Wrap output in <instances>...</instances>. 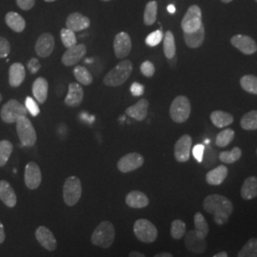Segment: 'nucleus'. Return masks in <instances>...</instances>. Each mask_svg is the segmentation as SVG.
I'll use <instances>...</instances> for the list:
<instances>
[{"mask_svg":"<svg viewBox=\"0 0 257 257\" xmlns=\"http://www.w3.org/2000/svg\"><path fill=\"white\" fill-rule=\"evenodd\" d=\"M17 123V132L23 146L33 147L37 143V132L27 116H21Z\"/></svg>","mask_w":257,"mask_h":257,"instance_id":"nucleus-6","label":"nucleus"},{"mask_svg":"<svg viewBox=\"0 0 257 257\" xmlns=\"http://www.w3.org/2000/svg\"><path fill=\"white\" fill-rule=\"evenodd\" d=\"M5 21L8 27L11 28L16 33L23 32L26 27L25 19L15 12H9L5 17Z\"/></svg>","mask_w":257,"mask_h":257,"instance_id":"nucleus-29","label":"nucleus"},{"mask_svg":"<svg viewBox=\"0 0 257 257\" xmlns=\"http://www.w3.org/2000/svg\"><path fill=\"white\" fill-rule=\"evenodd\" d=\"M167 10H168V12H169V13H170V14H175V5H173V4H171V5H169V6H168V8H167Z\"/></svg>","mask_w":257,"mask_h":257,"instance_id":"nucleus-54","label":"nucleus"},{"mask_svg":"<svg viewBox=\"0 0 257 257\" xmlns=\"http://www.w3.org/2000/svg\"><path fill=\"white\" fill-rule=\"evenodd\" d=\"M46 2H54V1H55V0H45Z\"/></svg>","mask_w":257,"mask_h":257,"instance_id":"nucleus-57","label":"nucleus"},{"mask_svg":"<svg viewBox=\"0 0 257 257\" xmlns=\"http://www.w3.org/2000/svg\"><path fill=\"white\" fill-rule=\"evenodd\" d=\"M144 164V157L138 153H131L122 156L117 162V168L121 173L128 174L141 168Z\"/></svg>","mask_w":257,"mask_h":257,"instance_id":"nucleus-10","label":"nucleus"},{"mask_svg":"<svg viewBox=\"0 0 257 257\" xmlns=\"http://www.w3.org/2000/svg\"><path fill=\"white\" fill-rule=\"evenodd\" d=\"M234 136H235V133L231 128H225V130L221 131L215 138L216 146L219 148L227 147L228 145H230L231 141L234 139Z\"/></svg>","mask_w":257,"mask_h":257,"instance_id":"nucleus-34","label":"nucleus"},{"mask_svg":"<svg viewBox=\"0 0 257 257\" xmlns=\"http://www.w3.org/2000/svg\"><path fill=\"white\" fill-rule=\"evenodd\" d=\"M87 54V47L85 44H76L68 48L62 56V63L65 66L77 64Z\"/></svg>","mask_w":257,"mask_h":257,"instance_id":"nucleus-16","label":"nucleus"},{"mask_svg":"<svg viewBox=\"0 0 257 257\" xmlns=\"http://www.w3.org/2000/svg\"><path fill=\"white\" fill-rule=\"evenodd\" d=\"M157 17V3L156 1H150L146 5L144 12V23L147 26L153 25L156 21Z\"/></svg>","mask_w":257,"mask_h":257,"instance_id":"nucleus-38","label":"nucleus"},{"mask_svg":"<svg viewBox=\"0 0 257 257\" xmlns=\"http://www.w3.org/2000/svg\"><path fill=\"white\" fill-rule=\"evenodd\" d=\"M256 154H257V151H256Z\"/></svg>","mask_w":257,"mask_h":257,"instance_id":"nucleus-61","label":"nucleus"},{"mask_svg":"<svg viewBox=\"0 0 257 257\" xmlns=\"http://www.w3.org/2000/svg\"><path fill=\"white\" fill-rule=\"evenodd\" d=\"M230 43L233 47L245 55H253L257 52V44L255 41L248 36L236 35L231 37Z\"/></svg>","mask_w":257,"mask_h":257,"instance_id":"nucleus-15","label":"nucleus"},{"mask_svg":"<svg viewBox=\"0 0 257 257\" xmlns=\"http://www.w3.org/2000/svg\"><path fill=\"white\" fill-rule=\"evenodd\" d=\"M212 257H229L228 256V253L226 251H220L218 253H216L215 255H213Z\"/></svg>","mask_w":257,"mask_h":257,"instance_id":"nucleus-55","label":"nucleus"},{"mask_svg":"<svg viewBox=\"0 0 257 257\" xmlns=\"http://www.w3.org/2000/svg\"><path fill=\"white\" fill-rule=\"evenodd\" d=\"M49 83L45 78L38 77L33 84V93L38 103H45L48 97Z\"/></svg>","mask_w":257,"mask_h":257,"instance_id":"nucleus-27","label":"nucleus"},{"mask_svg":"<svg viewBox=\"0 0 257 257\" xmlns=\"http://www.w3.org/2000/svg\"><path fill=\"white\" fill-rule=\"evenodd\" d=\"M163 38H164V42H163L164 54L167 58L172 59L173 57H175V53H176L175 37L171 31H167Z\"/></svg>","mask_w":257,"mask_h":257,"instance_id":"nucleus-33","label":"nucleus"},{"mask_svg":"<svg viewBox=\"0 0 257 257\" xmlns=\"http://www.w3.org/2000/svg\"><path fill=\"white\" fill-rule=\"evenodd\" d=\"M84 96L82 87L78 83H71L69 92L65 98V104L69 107H77L81 104Z\"/></svg>","mask_w":257,"mask_h":257,"instance_id":"nucleus-22","label":"nucleus"},{"mask_svg":"<svg viewBox=\"0 0 257 257\" xmlns=\"http://www.w3.org/2000/svg\"><path fill=\"white\" fill-rule=\"evenodd\" d=\"M74 74L76 80L82 85H90L93 81L92 75L91 73L83 66H76L74 68Z\"/></svg>","mask_w":257,"mask_h":257,"instance_id":"nucleus-36","label":"nucleus"},{"mask_svg":"<svg viewBox=\"0 0 257 257\" xmlns=\"http://www.w3.org/2000/svg\"><path fill=\"white\" fill-rule=\"evenodd\" d=\"M211 120L215 127L224 128L233 122V117L229 112H225L223 110H214L211 113Z\"/></svg>","mask_w":257,"mask_h":257,"instance_id":"nucleus-30","label":"nucleus"},{"mask_svg":"<svg viewBox=\"0 0 257 257\" xmlns=\"http://www.w3.org/2000/svg\"><path fill=\"white\" fill-rule=\"evenodd\" d=\"M240 85L244 91L257 95V76L246 74L240 79Z\"/></svg>","mask_w":257,"mask_h":257,"instance_id":"nucleus-35","label":"nucleus"},{"mask_svg":"<svg viewBox=\"0 0 257 257\" xmlns=\"http://www.w3.org/2000/svg\"><path fill=\"white\" fill-rule=\"evenodd\" d=\"M163 37V33L161 32V30L155 31L146 37V44L150 47L157 46L162 41Z\"/></svg>","mask_w":257,"mask_h":257,"instance_id":"nucleus-43","label":"nucleus"},{"mask_svg":"<svg viewBox=\"0 0 257 257\" xmlns=\"http://www.w3.org/2000/svg\"><path fill=\"white\" fill-rule=\"evenodd\" d=\"M13 144L9 140L0 141V167L6 165L13 153Z\"/></svg>","mask_w":257,"mask_h":257,"instance_id":"nucleus-41","label":"nucleus"},{"mask_svg":"<svg viewBox=\"0 0 257 257\" xmlns=\"http://www.w3.org/2000/svg\"><path fill=\"white\" fill-rule=\"evenodd\" d=\"M90 19L83 16L80 13H74L68 17L66 20V28L72 30L73 32H80L90 27Z\"/></svg>","mask_w":257,"mask_h":257,"instance_id":"nucleus-20","label":"nucleus"},{"mask_svg":"<svg viewBox=\"0 0 257 257\" xmlns=\"http://www.w3.org/2000/svg\"><path fill=\"white\" fill-rule=\"evenodd\" d=\"M242 156V151L238 147H234L230 151L221 152L219 154V160L224 164H233Z\"/></svg>","mask_w":257,"mask_h":257,"instance_id":"nucleus-32","label":"nucleus"},{"mask_svg":"<svg viewBox=\"0 0 257 257\" xmlns=\"http://www.w3.org/2000/svg\"><path fill=\"white\" fill-rule=\"evenodd\" d=\"M128 257H146V256H145V254H143V253H141V252H139V251H137V250H134V251H131V252H130V254H128Z\"/></svg>","mask_w":257,"mask_h":257,"instance_id":"nucleus-52","label":"nucleus"},{"mask_svg":"<svg viewBox=\"0 0 257 257\" xmlns=\"http://www.w3.org/2000/svg\"><path fill=\"white\" fill-rule=\"evenodd\" d=\"M187 231V227L184 221L181 219H175L171 225V236L175 240L183 238Z\"/></svg>","mask_w":257,"mask_h":257,"instance_id":"nucleus-39","label":"nucleus"},{"mask_svg":"<svg viewBox=\"0 0 257 257\" xmlns=\"http://www.w3.org/2000/svg\"><path fill=\"white\" fill-rule=\"evenodd\" d=\"M60 37H61V41H62L63 45L67 49L77 44V40H76L74 32H73L70 29H68V28H64V29L61 30Z\"/></svg>","mask_w":257,"mask_h":257,"instance_id":"nucleus-42","label":"nucleus"},{"mask_svg":"<svg viewBox=\"0 0 257 257\" xmlns=\"http://www.w3.org/2000/svg\"><path fill=\"white\" fill-rule=\"evenodd\" d=\"M103 1H110V0H103Z\"/></svg>","mask_w":257,"mask_h":257,"instance_id":"nucleus-59","label":"nucleus"},{"mask_svg":"<svg viewBox=\"0 0 257 257\" xmlns=\"http://www.w3.org/2000/svg\"><path fill=\"white\" fill-rule=\"evenodd\" d=\"M24 181L28 189L37 190L42 181V174L36 162H29L25 167Z\"/></svg>","mask_w":257,"mask_h":257,"instance_id":"nucleus-13","label":"nucleus"},{"mask_svg":"<svg viewBox=\"0 0 257 257\" xmlns=\"http://www.w3.org/2000/svg\"><path fill=\"white\" fill-rule=\"evenodd\" d=\"M114 54L117 58L127 57L132 50V40L127 33H119L115 36L113 41Z\"/></svg>","mask_w":257,"mask_h":257,"instance_id":"nucleus-17","label":"nucleus"},{"mask_svg":"<svg viewBox=\"0 0 257 257\" xmlns=\"http://www.w3.org/2000/svg\"><path fill=\"white\" fill-rule=\"evenodd\" d=\"M241 196L244 200H251L257 197V177L249 176L241 187Z\"/></svg>","mask_w":257,"mask_h":257,"instance_id":"nucleus-26","label":"nucleus"},{"mask_svg":"<svg viewBox=\"0 0 257 257\" xmlns=\"http://www.w3.org/2000/svg\"><path fill=\"white\" fill-rule=\"evenodd\" d=\"M40 68H41V64L37 58H32L28 63V70L32 74H37V72L40 70Z\"/></svg>","mask_w":257,"mask_h":257,"instance_id":"nucleus-48","label":"nucleus"},{"mask_svg":"<svg viewBox=\"0 0 257 257\" xmlns=\"http://www.w3.org/2000/svg\"><path fill=\"white\" fill-rule=\"evenodd\" d=\"M148 109H149V101L147 99L143 98V99H140L137 104L127 108L126 114L134 119L143 121L147 117Z\"/></svg>","mask_w":257,"mask_h":257,"instance_id":"nucleus-23","label":"nucleus"},{"mask_svg":"<svg viewBox=\"0 0 257 257\" xmlns=\"http://www.w3.org/2000/svg\"><path fill=\"white\" fill-rule=\"evenodd\" d=\"M204 151H205V147H204L203 145H201V144H198V145H196V146H194V148H193V156H194V158H195L199 163H201L203 161Z\"/></svg>","mask_w":257,"mask_h":257,"instance_id":"nucleus-47","label":"nucleus"},{"mask_svg":"<svg viewBox=\"0 0 257 257\" xmlns=\"http://www.w3.org/2000/svg\"><path fill=\"white\" fill-rule=\"evenodd\" d=\"M205 39V27L202 25L193 33H184V40L186 45L191 49L201 46Z\"/></svg>","mask_w":257,"mask_h":257,"instance_id":"nucleus-28","label":"nucleus"},{"mask_svg":"<svg viewBox=\"0 0 257 257\" xmlns=\"http://www.w3.org/2000/svg\"><path fill=\"white\" fill-rule=\"evenodd\" d=\"M237 257H257V238H250L239 250Z\"/></svg>","mask_w":257,"mask_h":257,"instance_id":"nucleus-40","label":"nucleus"},{"mask_svg":"<svg viewBox=\"0 0 257 257\" xmlns=\"http://www.w3.org/2000/svg\"><path fill=\"white\" fill-rule=\"evenodd\" d=\"M140 71L145 76L152 77L156 73V68H155V65L153 64L151 61H145L141 64Z\"/></svg>","mask_w":257,"mask_h":257,"instance_id":"nucleus-45","label":"nucleus"},{"mask_svg":"<svg viewBox=\"0 0 257 257\" xmlns=\"http://www.w3.org/2000/svg\"><path fill=\"white\" fill-rule=\"evenodd\" d=\"M0 200L8 208H15L18 204V196L12 185L6 180H0Z\"/></svg>","mask_w":257,"mask_h":257,"instance_id":"nucleus-19","label":"nucleus"},{"mask_svg":"<svg viewBox=\"0 0 257 257\" xmlns=\"http://www.w3.org/2000/svg\"><path fill=\"white\" fill-rule=\"evenodd\" d=\"M125 202L132 209H144L150 204V199L140 191H132L126 195Z\"/></svg>","mask_w":257,"mask_h":257,"instance_id":"nucleus-21","label":"nucleus"},{"mask_svg":"<svg viewBox=\"0 0 257 257\" xmlns=\"http://www.w3.org/2000/svg\"><path fill=\"white\" fill-rule=\"evenodd\" d=\"M115 239V229L110 221H102L94 229L91 235V241L94 246L109 248Z\"/></svg>","mask_w":257,"mask_h":257,"instance_id":"nucleus-2","label":"nucleus"},{"mask_svg":"<svg viewBox=\"0 0 257 257\" xmlns=\"http://www.w3.org/2000/svg\"><path fill=\"white\" fill-rule=\"evenodd\" d=\"M55 37L53 35L45 33L38 37L36 43V52L40 57H48L53 53L55 49Z\"/></svg>","mask_w":257,"mask_h":257,"instance_id":"nucleus-18","label":"nucleus"},{"mask_svg":"<svg viewBox=\"0 0 257 257\" xmlns=\"http://www.w3.org/2000/svg\"><path fill=\"white\" fill-rule=\"evenodd\" d=\"M191 114V103L190 100L184 96L179 95L172 103L170 108L171 118L175 123L186 122Z\"/></svg>","mask_w":257,"mask_h":257,"instance_id":"nucleus-8","label":"nucleus"},{"mask_svg":"<svg viewBox=\"0 0 257 257\" xmlns=\"http://www.w3.org/2000/svg\"><path fill=\"white\" fill-rule=\"evenodd\" d=\"M203 209L213 215V221L217 226H224L233 211V205L224 195L210 194L203 201Z\"/></svg>","mask_w":257,"mask_h":257,"instance_id":"nucleus-1","label":"nucleus"},{"mask_svg":"<svg viewBox=\"0 0 257 257\" xmlns=\"http://www.w3.org/2000/svg\"><path fill=\"white\" fill-rule=\"evenodd\" d=\"M11 53V44L5 37H0V58L7 57Z\"/></svg>","mask_w":257,"mask_h":257,"instance_id":"nucleus-46","label":"nucleus"},{"mask_svg":"<svg viewBox=\"0 0 257 257\" xmlns=\"http://www.w3.org/2000/svg\"><path fill=\"white\" fill-rule=\"evenodd\" d=\"M28 110L22 103L11 99L1 109V118L8 124L16 123L21 116H27Z\"/></svg>","mask_w":257,"mask_h":257,"instance_id":"nucleus-7","label":"nucleus"},{"mask_svg":"<svg viewBox=\"0 0 257 257\" xmlns=\"http://www.w3.org/2000/svg\"><path fill=\"white\" fill-rule=\"evenodd\" d=\"M131 92L134 96H140L144 93V86L140 83H133L131 86Z\"/></svg>","mask_w":257,"mask_h":257,"instance_id":"nucleus-49","label":"nucleus"},{"mask_svg":"<svg viewBox=\"0 0 257 257\" xmlns=\"http://www.w3.org/2000/svg\"><path fill=\"white\" fill-rule=\"evenodd\" d=\"M241 127L246 131L257 130V110H251L246 113L240 121Z\"/></svg>","mask_w":257,"mask_h":257,"instance_id":"nucleus-37","label":"nucleus"},{"mask_svg":"<svg viewBox=\"0 0 257 257\" xmlns=\"http://www.w3.org/2000/svg\"><path fill=\"white\" fill-rule=\"evenodd\" d=\"M154 257H174V255L171 252L168 251H163V252H159Z\"/></svg>","mask_w":257,"mask_h":257,"instance_id":"nucleus-53","label":"nucleus"},{"mask_svg":"<svg viewBox=\"0 0 257 257\" xmlns=\"http://www.w3.org/2000/svg\"><path fill=\"white\" fill-rule=\"evenodd\" d=\"M255 1H256V2H257V0H255Z\"/></svg>","mask_w":257,"mask_h":257,"instance_id":"nucleus-60","label":"nucleus"},{"mask_svg":"<svg viewBox=\"0 0 257 257\" xmlns=\"http://www.w3.org/2000/svg\"><path fill=\"white\" fill-rule=\"evenodd\" d=\"M17 3L20 9L29 11L35 6L36 0H17Z\"/></svg>","mask_w":257,"mask_h":257,"instance_id":"nucleus-50","label":"nucleus"},{"mask_svg":"<svg viewBox=\"0 0 257 257\" xmlns=\"http://www.w3.org/2000/svg\"><path fill=\"white\" fill-rule=\"evenodd\" d=\"M82 195L81 181L76 176H70L63 185V200L69 207H74L79 202Z\"/></svg>","mask_w":257,"mask_h":257,"instance_id":"nucleus-4","label":"nucleus"},{"mask_svg":"<svg viewBox=\"0 0 257 257\" xmlns=\"http://www.w3.org/2000/svg\"><path fill=\"white\" fill-rule=\"evenodd\" d=\"M25 107H26L28 111H29L33 116H37V115L39 114V112H40L39 107H38L37 102H36V100H35L33 97L28 96L27 98H26V100H25Z\"/></svg>","mask_w":257,"mask_h":257,"instance_id":"nucleus-44","label":"nucleus"},{"mask_svg":"<svg viewBox=\"0 0 257 257\" xmlns=\"http://www.w3.org/2000/svg\"><path fill=\"white\" fill-rule=\"evenodd\" d=\"M6 239V234H5V229H4V225L2 224V222L0 221V245L4 243Z\"/></svg>","mask_w":257,"mask_h":257,"instance_id":"nucleus-51","label":"nucleus"},{"mask_svg":"<svg viewBox=\"0 0 257 257\" xmlns=\"http://www.w3.org/2000/svg\"><path fill=\"white\" fill-rule=\"evenodd\" d=\"M202 12L197 5L191 6L181 21L184 33H193L202 26Z\"/></svg>","mask_w":257,"mask_h":257,"instance_id":"nucleus-9","label":"nucleus"},{"mask_svg":"<svg viewBox=\"0 0 257 257\" xmlns=\"http://www.w3.org/2000/svg\"><path fill=\"white\" fill-rule=\"evenodd\" d=\"M134 233L140 242L147 244L154 243L158 236V230L156 226L145 218L138 219L135 222Z\"/></svg>","mask_w":257,"mask_h":257,"instance_id":"nucleus-5","label":"nucleus"},{"mask_svg":"<svg viewBox=\"0 0 257 257\" xmlns=\"http://www.w3.org/2000/svg\"><path fill=\"white\" fill-rule=\"evenodd\" d=\"M193 223H194V227H195V231L196 233L202 237V238H206L210 232V227L209 224L206 220V218L204 217L201 212H196L194 214L193 217Z\"/></svg>","mask_w":257,"mask_h":257,"instance_id":"nucleus-31","label":"nucleus"},{"mask_svg":"<svg viewBox=\"0 0 257 257\" xmlns=\"http://www.w3.org/2000/svg\"><path fill=\"white\" fill-rule=\"evenodd\" d=\"M193 139L189 135H184L175 145V157L177 162L185 163L189 161L191 156Z\"/></svg>","mask_w":257,"mask_h":257,"instance_id":"nucleus-12","label":"nucleus"},{"mask_svg":"<svg viewBox=\"0 0 257 257\" xmlns=\"http://www.w3.org/2000/svg\"><path fill=\"white\" fill-rule=\"evenodd\" d=\"M26 77L25 67L21 63H14L9 69V84L13 88H18Z\"/></svg>","mask_w":257,"mask_h":257,"instance_id":"nucleus-24","label":"nucleus"},{"mask_svg":"<svg viewBox=\"0 0 257 257\" xmlns=\"http://www.w3.org/2000/svg\"><path fill=\"white\" fill-rule=\"evenodd\" d=\"M184 243L188 250L191 252L201 254L204 253L207 249V242L206 238L200 237L195 230H190L186 231L184 235Z\"/></svg>","mask_w":257,"mask_h":257,"instance_id":"nucleus-11","label":"nucleus"},{"mask_svg":"<svg viewBox=\"0 0 257 257\" xmlns=\"http://www.w3.org/2000/svg\"><path fill=\"white\" fill-rule=\"evenodd\" d=\"M35 235L40 246L48 251H54L57 248V241L55 234L45 226H39L36 230Z\"/></svg>","mask_w":257,"mask_h":257,"instance_id":"nucleus-14","label":"nucleus"},{"mask_svg":"<svg viewBox=\"0 0 257 257\" xmlns=\"http://www.w3.org/2000/svg\"><path fill=\"white\" fill-rule=\"evenodd\" d=\"M222 2H224V3H230V2H231L232 0H221Z\"/></svg>","mask_w":257,"mask_h":257,"instance_id":"nucleus-56","label":"nucleus"},{"mask_svg":"<svg viewBox=\"0 0 257 257\" xmlns=\"http://www.w3.org/2000/svg\"><path fill=\"white\" fill-rule=\"evenodd\" d=\"M133 72V64L130 60H123L105 75L103 81L106 86L118 87L130 77Z\"/></svg>","mask_w":257,"mask_h":257,"instance_id":"nucleus-3","label":"nucleus"},{"mask_svg":"<svg viewBox=\"0 0 257 257\" xmlns=\"http://www.w3.org/2000/svg\"><path fill=\"white\" fill-rule=\"evenodd\" d=\"M228 174V168L225 165H219L206 175V182L211 186H219L225 181Z\"/></svg>","mask_w":257,"mask_h":257,"instance_id":"nucleus-25","label":"nucleus"},{"mask_svg":"<svg viewBox=\"0 0 257 257\" xmlns=\"http://www.w3.org/2000/svg\"><path fill=\"white\" fill-rule=\"evenodd\" d=\"M2 98H3V97H2V95H1V93H0V102L2 101Z\"/></svg>","mask_w":257,"mask_h":257,"instance_id":"nucleus-58","label":"nucleus"}]
</instances>
